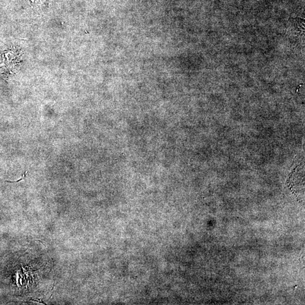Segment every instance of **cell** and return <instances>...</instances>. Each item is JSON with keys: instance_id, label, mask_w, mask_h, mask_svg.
Wrapping results in <instances>:
<instances>
[{"instance_id": "1", "label": "cell", "mask_w": 305, "mask_h": 305, "mask_svg": "<svg viewBox=\"0 0 305 305\" xmlns=\"http://www.w3.org/2000/svg\"><path fill=\"white\" fill-rule=\"evenodd\" d=\"M27 173H28L27 171H26V172H24V173L23 174L22 177L21 179H19V180H18L17 181H7V182H8V183H18V182H19V181H21L22 180H23L24 177L27 176Z\"/></svg>"}, {"instance_id": "2", "label": "cell", "mask_w": 305, "mask_h": 305, "mask_svg": "<svg viewBox=\"0 0 305 305\" xmlns=\"http://www.w3.org/2000/svg\"><path fill=\"white\" fill-rule=\"evenodd\" d=\"M30 301H34V302H37L39 303H41L43 304L46 305L44 301H43L42 299H38V300H30Z\"/></svg>"}]
</instances>
